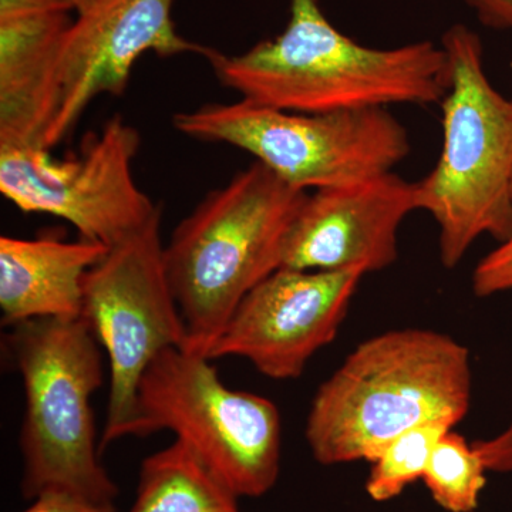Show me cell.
I'll return each instance as SVG.
<instances>
[{
    "instance_id": "cell-22",
    "label": "cell",
    "mask_w": 512,
    "mask_h": 512,
    "mask_svg": "<svg viewBox=\"0 0 512 512\" xmlns=\"http://www.w3.org/2000/svg\"><path fill=\"white\" fill-rule=\"evenodd\" d=\"M90 2H92V0H72L76 13L86 8L87 5H90Z\"/></svg>"
},
{
    "instance_id": "cell-21",
    "label": "cell",
    "mask_w": 512,
    "mask_h": 512,
    "mask_svg": "<svg viewBox=\"0 0 512 512\" xmlns=\"http://www.w3.org/2000/svg\"><path fill=\"white\" fill-rule=\"evenodd\" d=\"M485 26L512 33V0H466Z\"/></svg>"
},
{
    "instance_id": "cell-4",
    "label": "cell",
    "mask_w": 512,
    "mask_h": 512,
    "mask_svg": "<svg viewBox=\"0 0 512 512\" xmlns=\"http://www.w3.org/2000/svg\"><path fill=\"white\" fill-rule=\"evenodd\" d=\"M441 47L450 76L440 103L443 147L414 183L417 210L439 228L441 265L453 269L483 235L504 242L512 234V99L488 79L476 32L451 26Z\"/></svg>"
},
{
    "instance_id": "cell-8",
    "label": "cell",
    "mask_w": 512,
    "mask_h": 512,
    "mask_svg": "<svg viewBox=\"0 0 512 512\" xmlns=\"http://www.w3.org/2000/svg\"><path fill=\"white\" fill-rule=\"evenodd\" d=\"M163 207L114 245L83 281L82 316L109 355L110 387L100 453L136 436L138 386L160 353L187 345V330L164 264Z\"/></svg>"
},
{
    "instance_id": "cell-3",
    "label": "cell",
    "mask_w": 512,
    "mask_h": 512,
    "mask_svg": "<svg viewBox=\"0 0 512 512\" xmlns=\"http://www.w3.org/2000/svg\"><path fill=\"white\" fill-rule=\"evenodd\" d=\"M308 195L254 161L175 227L164 264L187 330L185 349L207 357L242 299L282 268Z\"/></svg>"
},
{
    "instance_id": "cell-7",
    "label": "cell",
    "mask_w": 512,
    "mask_h": 512,
    "mask_svg": "<svg viewBox=\"0 0 512 512\" xmlns=\"http://www.w3.org/2000/svg\"><path fill=\"white\" fill-rule=\"evenodd\" d=\"M211 362L183 348L160 353L138 386L136 436L173 431L239 498L262 497L281 473V414L229 389Z\"/></svg>"
},
{
    "instance_id": "cell-9",
    "label": "cell",
    "mask_w": 512,
    "mask_h": 512,
    "mask_svg": "<svg viewBox=\"0 0 512 512\" xmlns=\"http://www.w3.org/2000/svg\"><path fill=\"white\" fill-rule=\"evenodd\" d=\"M140 144L137 128L114 114L63 160L43 147H0V192L20 211L62 218L80 238L113 248L163 207L134 180Z\"/></svg>"
},
{
    "instance_id": "cell-20",
    "label": "cell",
    "mask_w": 512,
    "mask_h": 512,
    "mask_svg": "<svg viewBox=\"0 0 512 512\" xmlns=\"http://www.w3.org/2000/svg\"><path fill=\"white\" fill-rule=\"evenodd\" d=\"M474 447L491 473H512V417L508 426L491 439L474 441Z\"/></svg>"
},
{
    "instance_id": "cell-15",
    "label": "cell",
    "mask_w": 512,
    "mask_h": 512,
    "mask_svg": "<svg viewBox=\"0 0 512 512\" xmlns=\"http://www.w3.org/2000/svg\"><path fill=\"white\" fill-rule=\"evenodd\" d=\"M238 495L183 440L144 458L128 512H241Z\"/></svg>"
},
{
    "instance_id": "cell-19",
    "label": "cell",
    "mask_w": 512,
    "mask_h": 512,
    "mask_svg": "<svg viewBox=\"0 0 512 512\" xmlns=\"http://www.w3.org/2000/svg\"><path fill=\"white\" fill-rule=\"evenodd\" d=\"M22 512H116V508L94 503L70 491L47 490L37 495L28 510Z\"/></svg>"
},
{
    "instance_id": "cell-6",
    "label": "cell",
    "mask_w": 512,
    "mask_h": 512,
    "mask_svg": "<svg viewBox=\"0 0 512 512\" xmlns=\"http://www.w3.org/2000/svg\"><path fill=\"white\" fill-rule=\"evenodd\" d=\"M173 126L195 140L247 151L306 191L392 173L412 151L409 131L386 107L308 114L239 99L175 113Z\"/></svg>"
},
{
    "instance_id": "cell-18",
    "label": "cell",
    "mask_w": 512,
    "mask_h": 512,
    "mask_svg": "<svg viewBox=\"0 0 512 512\" xmlns=\"http://www.w3.org/2000/svg\"><path fill=\"white\" fill-rule=\"evenodd\" d=\"M471 285L477 298L512 291V234L478 262Z\"/></svg>"
},
{
    "instance_id": "cell-2",
    "label": "cell",
    "mask_w": 512,
    "mask_h": 512,
    "mask_svg": "<svg viewBox=\"0 0 512 512\" xmlns=\"http://www.w3.org/2000/svg\"><path fill=\"white\" fill-rule=\"evenodd\" d=\"M470 352L446 333L397 329L357 345L313 397L305 437L323 466L375 461L400 434L456 427L471 402Z\"/></svg>"
},
{
    "instance_id": "cell-16",
    "label": "cell",
    "mask_w": 512,
    "mask_h": 512,
    "mask_svg": "<svg viewBox=\"0 0 512 512\" xmlns=\"http://www.w3.org/2000/svg\"><path fill=\"white\" fill-rule=\"evenodd\" d=\"M487 473L474 444L451 429L434 447L423 483L443 510L473 512L487 485Z\"/></svg>"
},
{
    "instance_id": "cell-17",
    "label": "cell",
    "mask_w": 512,
    "mask_h": 512,
    "mask_svg": "<svg viewBox=\"0 0 512 512\" xmlns=\"http://www.w3.org/2000/svg\"><path fill=\"white\" fill-rule=\"evenodd\" d=\"M454 427L430 423L400 434L372 461L366 493L376 503H386L403 494L409 485L423 480L431 454L441 437Z\"/></svg>"
},
{
    "instance_id": "cell-13",
    "label": "cell",
    "mask_w": 512,
    "mask_h": 512,
    "mask_svg": "<svg viewBox=\"0 0 512 512\" xmlns=\"http://www.w3.org/2000/svg\"><path fill=\"white\" fill-rule=\"evenodd\" d=\"M72 10V0H0V147H43Z\"/></svg>"
},
{
    "instance_id": "cell-14",
    "label": "cell",
    "mask_w": 512,
    "mask_h": 512,
    "mask_svg": "<svg viewBox=\"0 0 512 512\" xmlns=\"http://www.w3.org/2000/svg\"><path fill=\"white\" fill-rule=\"evenodd\" d=\"M107 252L106 245L84 238L0 237L3 325L82 316L84 276Z\"/></svg>"
},
{
    "instance_id": "cell-10",
    "label": "cell",
    "mask_w": 512,
    "mask_h": 512,
    "mask_svg": "<svg viewBox=\"0 0 512 512\" xmlns=\"http://www.w3.org/2000/svg\"><path fill=\"white\" fill-rule=\"evenodd\" d=\"M365 275L362 268L278 269L242 299L208 359L244 357L269 379H298L338 335Z\"/></svg>"
},
{
    "instance_id": "cell-11",
    "label": "cell",
    "mask_w": 512,
    "mask_h": 512,
    "mask_svg": "<svg viewBox=\"0 0 512 512\" xmlns=\"http://www.w3.org/2000/svg\"><path fill=\"white\" fill-rule=\"evenodd\" d=\"M174 0H92L77 12L59 56L60 103L43 147L52 150L101 94L126 92L134 64L146 53L204 56L207 46L178 33Z\"/></svg>"
},
{
    "instance_id": "cell-12",
    "label": "cell",
    "mask_w": 512,
    "mask_h": 512,
    "mask_svg": "<svg viewBox=\"0 0 512 512\" xmlns=\"http://www.w3.org/2000/svg\"><path fill=\"white\" fill-rule=\"evenodd\" d=\"M416 183L396 173L309 194L286 238L282 268L366 274L399 258V229L416 211Z\"/></svg>"
},
{
    "instance_id": "cell-1",
    "label": "cell",
    "mask_w": 512,
    "mask_h": 512,
    "mask_svg": "<svg viewBox=\"0 0 512 512\" xmlns=\"http://www.w3.org/2000/svg\"><path fill=\"white\" fill-rule=\"evenodd\" d=\"M281 35L247 52L208 47L204 59L218 82L242 100L295 113L377 109L390 104H440L448 90V62L436 43L392 49L360 45L343 35L319 0H288Z\"/></svg>"
},
{
    "instance_id": "cell-5",
    "label": "cell",
    "mask_w": 512,
    "mask_h": 512,
    "mask_svg": "<svg viewBox=\"0 0 512 512\" xmlns=\"http://www.w3.org/2000/svg\"><path fill=\"white\" fill-rule=\"evenodd\" d=\"M6 346L25 389L22 493L64 490L114 505L119 487L100 463L92 396L103 384L101 345L83 316L9 326Z\"/></svg>"
}]
</instances>
